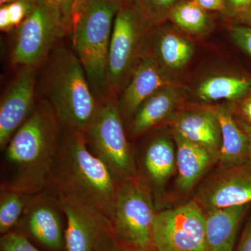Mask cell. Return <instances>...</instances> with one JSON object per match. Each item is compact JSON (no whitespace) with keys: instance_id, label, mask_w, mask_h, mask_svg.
Here are the masks:
<instances>
[{"instance_id":"cell-21","label":"cell","mask_w":251,"mask_h":251,"mask_svg":"<svg viewBox=\"0 0 251 251\" xmlns=\"http://www.w3.org/2000/svg\"><path fill=\"white\" fill-rule=\"evenodd\" d=\"M152 36L151 50L148 51L163 69L178 70L193 57L194 46L179 34L168 30L158 31Z\"/></svg>"},{"instance_id":"cell-30","label":"cell","mask_w":251,"mask_h":251,"mask_svg":"<svg viewBox=\"0 0 251 251\" xmlns=\"http://www.w3.org/2000/svg\"><path fill=\"white\" fill-rule=\"evenodd\" d=\"M46 1L58 10L70 31L73 9L77 0H46Z\"/></svg>"},{"instance_id":"cell-22","label":"cell","mask_w":251,"mask_h":251,"mask_svg":"<svg viewBox=\"0 0 251 251\" xmlns=\"http://www.w3.org/2000/svg\"><path fill=\"white\" fill-rule=\"evenodd\" d=\"M251 88V81L245 77L219 75L206 79L197 89L198 97L205 102L235 100L245 96Z\"/></svg>"},{"instance_id":"cell-38","label":"cell","mask_w":251,"mask_h":251,"mask_svg":"<svg viewBox=\"0 0 251 251\" xmlns=\"http://www.w3.org/2000/svg\"><path fill=\"white\" fill-rule=\"evenodd\" d=\"M16 1V0H0V4H9V3L13 2V1Z\"/></svg>"},{"instance_id":"cell-40","label":"cell","mask_w":251,"mask_h":251,"mask_svg":"<svg viewBox=\"0 0 251 251\" xmlns=\"http://www.w3.org/2000/svg\"><path fill=\"white\" fill-rule=\"evenodd\" d=\"M148 251H155V249H152V250Z\"/></svg>"},{"instance_id":"cell-14","label":"cell","mask_w":251,"mask_h":251,"mask_svg":"<svg viewBox=\"0 0 251 251\" xmlns=\"http://www.w3.org/2000/svg\"><path fill=\"white\" fill-rule=\"evenodd\" d=\"M173 85L152 54L143 52L117 100L124 122L130 121L140 105L150 96L166 86Z\"/></svg>"},{"instance_id":"cell-29","label":"cell","mask_w":251,"mask_h":251,"mask_svg":"<svg viewBox=\"0 0 251 251\" xmlns=\"http://www.w3.org/2000/svg\"><path fill=\"white\" fill-rule=\"evenodd\" d=\"M94 251H134L120 242L114 233L107 234L99 242Z\"/></svg>"},{"instance_id":"cell-23","label":"cell","mask_w":251,"mask_h":251,"mask_svg":"<svg viewBox=\"0 0 251 251\" xmlns=\"http://www.w3.org/2000/svg\"><path fill=\"white\" fill-rule=\"evenodd\" d=\"M170 19L186 32L199 34L210 25V18L206 10L193 0H182L172 9Z\"/></svg>"},{"instance_id":"cell-33","label":"cell","mask_w":251,"mask_h":251,"mask_svg":"<svg viewBox=\"0 0 251 251\" xmlns=\"http://www.w3.org/2000/svg\"><path fill=\"white\" fill-rule=\"evenodd\" d=\"M0 29L4 32H10L14 27L10 20L7 4L1 5L0 8Z\"/></svg>"},{"instance_id":"cell-28","label":"cell","mask_w":251,"mask_h":251,"mask_svg":"<svg viewBox=\"0 0 251 251\" xmlns=\"http://www.w3.org/2000/svg\"><path fill=\"white\" fill-rule=\"evenodd\" d=\"M230 34L234 43L251 57V27L233 26L231 27Z\"/></svg>"},{"instance_id":"cell-31","label":"cell","mask_w":251,"mask_h":251,"mask_svg":"<svg viewBox=\"0 0 251 251\" xmlns=\"http://www.w3.org/2000/svg\"><path fill=\"white\" fill-rule=\"evenodd\" d=\"M200 6L206 11H226V0H193Z\"/></svg>"},{"instance_id":"cell-24","label":"cell","mask_w":251,"mask_h":251,"mask_svg":"<svg viewBox=\"0 0 251 251\" xmlns=\"http://www.w3.org/2000/svg\"><path fill=\"white\" fill-rule=\"evenodd\" d=\"M29 196L5 186H0V232H11L22 217Z\"/></svg>"},{"instance_id":"cell-32","label":"cell","mask_w":251,"mask_h":251,"mask_svg":"<svg viewBox=\"0 0 251 251\" xmlns=\"http://www.w3.org/2000/svg\"><path fill=\"white\" fill-rule=\"evenodd\" d=\"M237 251H251V219L244 229Z\"/></svg>"},{"instance_id":"cell-17","label":"cell","mask_w":251,"mask_h":251,"mask_svg":"<svg viewBox=\"0 0 251 251\" xmlns=\"http://www.w3.org/2000/svg\"><path fill=\"white\" fill-rule=\"evenodd\" d=\"M172 126L173 133L207 149L219 156L221 128L211 109L182 112L173 119Z\"/></svg>"},{"instance_id":"cell-27","label":"cell","mask_w":251,"mask_h":251,"mask_svg":"<svg viewBox=\"0 0 251 251\" xmlns=\"http://www.w3.org/2000/svg\"><path fill=\"white\" fill-rule=\"evenodd\" d=\"M36 2V0H16L7 4L13 27L17 28L24 21L32 11Z\"/></svg>"},{"instance_id":"cell-37","label":"cell","mask_w":251,"mask_h":251,"mask_svg":"<svg viewBox=\"0 0 251 251\" xmlns=\"http://www.w3.org/2000/svg\"><path fill=\"white\" fill-rule=\"evenodd\" d=\"M241 18L244 22L248 23V24L251 25V5L247 7V9H244L242 12L239 13Z\"/></svg>"},{"instance_id":"cell-26","label":"cell","mask_w":251,"mask_h":251,"mask_svg":"<svg viewBox=\"0 0 251 251\" xmlns=\"http://www.w3.org/2000/svg\"><path fill=\"white\" fill-rule=\"evenodd\" d=\"M0 247L2 251H41L29 242L26 236L14 231L1 235Z\"/></svg>"},{"instance_id":"cell-7","label":"cell","mask_w":251,"mask_h":251,"mask_svg":"<svg viewBox=\"0 0 251 251\" xmlns=\"http://www.w3.org/2000/svg\"><path fill=\"white\" fill-rule=\"evenodd\" d=\"M148 25L135 4H123L117 12L109 47L105 98L116 97L128 82L143 54Z\"/></svg>"},{"instance_id":"cell-4","label":"cell","mask_w":251,"mask_h":251,"mask_svg":"<svg viewBox=\"0 0 251 251\" xmlns=\"http://www.w3.org/2000/svg\"><path fill=\"white\" fill-rule=\"evenodd\" d=\"M119 0H77L71 20L74 52L99 101L105 98L109 47Z\"/></svg>"},{"instance_id":"cell-36","label":"cell","mask_w":251,"mask_h":251,"mask_svg":"<svg viewBox=\"0 0 251 251\" xmlns=\"http://www.w3.org/2000/svg\"><path fill=\"white\" fill-rule=\"evenodd\" d=\"M239 126L244 130L249 141V163H251V126L242 120H237Z\"/></svg>"},{"instance_id":"cell-20","label":"cell","mask_w":251,"mask_h":251,"mask_svg":"<svg viewBox=\"0 0 251 251\" xmlns=\"http://www.w3.org/2000/svg\"><path fill=\"white\" fill-rule=\"evenodd\" d=\"M221 128L220 168H226L249 163V141L244 130L227 108L211 109Z\"/></svg>"},{"instance_id":"cell-5","label":"cell","mask_w":251,"mask_h":251,"mask_svg":"<svg viewBox=\"0 0 251 251\" xmlns=\"http://www.w3.org/2000/svg\"><path fill=\"white\" fill-rule=\"evenodd\" d=\"M157 213L152 191L139 175L118 182L112 224L114 234L124 245L134 251L154 249Z\"/></svg>"},{"instance_id":"cell-2","label":"cell","mask_w":251,"mask_h":251,"mask_svg":"<svg viewBox=\"0 0 251 251\" xmlns=\"http://www.w3.org/2000/svg\"><path fill=\"white\" fill-rule=\"evenodd\" d=\"M118 181L91 151L85 135L63 128L50 187L70 195L112 219Z\"/></svg>"},{"instance_id":"cell-6","label":"cell","mask_w":251,"mask_h":251,"mask_svg":"<svg viewBox=\"0 0 251 251\" xmlns=\"http://www.w3.org/2000/svg\"><path fill=\"white\" fill-rule=\"evenodd\" d=\"M116 97L100 100L98 113L85 133L92 153L106 165L118 182L138 175Z\"/></svg>"},{"instance_id":"cell-19","label":"cell","mask_w":251,"mask_h":251,"mask_svg":"<svg viewBox=\"0 0 251 251\" xmlns=\"http://www.w3.org/2000/svg\"><path fill=\"white\" fill-rule=\"evenodd\" d=\"M251 204L204 211L209 251H233L238 229Z\"/></svg>"},{"instance_id":"cell-9","label":"cell","mask_w":251,"mask_h":251,"mask_svg":"<svg viewBox=\"0 0 251 251\" xmlns=\"http://www.w3.org/2000/svg\"><path fill=\"white\" fill-rule=\"evenodd\" d=\"M156 251H209L205 212L196 201L158 211L152 229Z\"/></svg>"},{"instance_id":"cell-1","label":"cell","mask_w":251,"mask_h":251,"mask_svg":"<svg viewBox=\"0 0 251 251\" xmlns=\"http://www.w3.org/2000/svg\"><path fill=\"white\" fill-rule=\"evenodd\" d=\"M63 128L48 101L34 108L4 150L1 186L28 196L50 187Z\"/></svg>"},{"instance_id":"cell-10","label":"cell","mask_w":251,"mask_h":251,"mask_svg":"<svg viewBox=\"0 0 251 251\" xmlns=\"http://www.w3.org/2000/svg\"><path fill=\"white\" fill-rule=\"evenodd\" d=\"M56 192L67 221L64 240L67 251H94L105 236L113 233L108 216L74 196Z\"/></svg>"},{"instance_id":"cell-35","label":"cell","mask_w":251,"mask_h":251,"mask_svg":"<svg viewBox=\"0 0 251 251\" xmlns=\"http://www.w3.org/2000/svg\"><path fill=\"white\" fill-rule=\"evenodd\" d=\"M239 112L243 121L251 126V95L243 99L239 104Z\"/></svg>"},{"instance_id":"cell-16","label":"cell","mask_w":251,"mask_h":251,"mask_svg":"<svg viewBox=\"0 0 251 251\" xmlns=\"http://www.w3.org/2000/svg\"><path fill=\"white\" fill-rule=\"evenodd\" d=\"M176 145L177 171L176 186L181 192H188L213 165L219 161V155L207 149L184 139L173 133Z\"/></svg>"},{"instance_id":"cell-11","label":"cell","mask_w":251,"mask_h":251,"mask_svg":"<svg viewBox=\"0 0 251 251\" xmlns=\"http://www.w3.org/2000/svg\"><path fill=\"white\" fill-rule=\"evenodd\" d=\"M63 214L57 192L50 187L29 196L18 225H22L29 235L44 247L59 251L65 245Z\"/></svg>"},{"instance_id":"cell-15","label":"cell","mask_w":251,"mask_h":251,"mask_svg":"<svg viewBox=\"0 0 251 251\" xmlns=\"http://www.w3.org/2000/svg\"><path fill=\"white\" fill-rule=\"evenodd\" d=\"M138 175L148 184L153 198L163 191L176 170L174 144L168 137L153 138L144 150Z\"/></svg>"},{"instance_id":"cell-25","label":"cell","mask_w":251,"mask_h":251,"mask_svg":"<svg viewBox=\"0 0 251 251\" xmlns=\"http://www.w3.org/2000/svg\"><path fill=\"white\" fill-rule=\"evenodd\" d=\"M182 0H135V4L148 24H156L169 17L172 9Z\"/></svg>"},{"instance_id":"cell-12","label":"cell","mask_w":251,"mask_h":251,"mask_svg":"<svg viewBox=\"0 0 251 251\" xmlns=\"http://www.w3.org/2000/svg\"><path fill=\"white\" fill-rule=\"evenodd\" d=\"M195 200L204 211L251 203V163L221 168L203 184Z\"/></svg>"},{"instance_id":"cell-13","label":"cell","mask_w":251,"mask_h":251,"mask_svg":"<svg viewBox=\"0 0 251 251\" xmlns=\"http://www.w3.org/2000/svg\"><path fill=\"white\" fill-rule=\"evenodd\" d=\"M36 67H22L10 82L0 103V148L4 150L34 110Z\"/></svg>"},{"instance_id":"cell-34","label":"cell","mask_w":251,"mask_h":251,"mask_svg":"<svg viewBox=\"0 0 251 251\" xmlns=\"http://www.w3.org/2000/svg\"><path fill=\"white\" fill-rule=\"evenodd\" d=\"M251 5V0H226V11L239 14Z\"/></svg>"},{"instance_id":"cell-8","label":"cell","mask_w":251,"mask_h":251,"mask_svg":"<svg viewBox=\"0 0 251 251\" xmlns=\"http://www.w3.org/2000/svg\"><path fill=\"white\" fill-rule=\"evenodd\" d=\"M69 31L58 10L46 0H36L32 11L17 28L10 54L13 65H40L53 46Z\"/></svg>"},{"instance_id":"cell-18","label":"cell","mask_w":251,"mask_h":251,"mask_svg":"<svg viewBox=\"0 0 251 251\" xmlns=\"http://www.w3.org/2000/svg\"><path fill=\"white\" fill-rule=\"evenodd\" d=\"M179 97V90L174 85L162 87L150 96L132 117L128 129L130 135L140 136L171 119Z\"/></svg>"},{"instance_id":"cell-39","label":"cell","mask_w":251,"mask_h":251,"mask_svg":"<svg viewBox=\"0 0 251 251\" xmlns=\"http://www.w3.org/2000/svg\"><path fill=\"white\" fill-rule=\"evenodd\" d=\"M119 1H121L123 4H130L133 1H135V0H119Z\"/></svg>"},{"instance_id":"cell-3","label":"cell","mask_w":251,"mask_h":251,"mask_svg":"<svg viewBox=\"0 0 251 251\" xmlns=\"http://www.w3.org/2000/svg\"><path fill=\"white\" fill-rule=\"evenodd\" d=\"M46 77L47 101L62 128L85 134L95 120L100 101L74 51L56 49Z\"/></svg>"}]
</instances>
